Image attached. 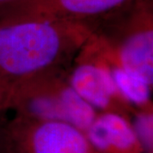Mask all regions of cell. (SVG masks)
<instances>
[{
  "label": "cell",
  "instance_id": "1",
  "mask_svg": "<svg viewBox=\"0 0 153 153\" xmlns=\"http://www.w3.org/2000/svg\"><path fill=\"white\" fill-rule=\"evenodd\" d=\"M94 28L69 21L0 20V106L11 90L44 71L68 68Z\"/></svg>",
  "mask_w": 153,
  "mask_h": 153
},
{
  "label": "cell",
  "instance_id": "2",
  "mask_svg": "<svg viewBox=\"0 0 153 153\" xmlns=\"http://www.w3.org/2000/svg\"><path fill=\"white\" fill-rule=\"evenodd\" d=\"M68 68L44 71L19 83L8 96L6 110L34 119L63 122L85 131L98 111L71 88Z\"/></svg>",
  "mask_w": 153,
  "mask_h": 153
},
{
  "label": "cell",
  "instance_id": "3",
  "mask_svg": "<svg viewBox=\"0 0 153 153\" xmlns=\"http://www.w3.org/2000/svg\"><path fill=\"white\" fill-rule=\"evenodd\" d=\"M94 32L105 41L121 65L153 84V16L150 3L135 0L100 22Z\"/></svg>",
  "mask_w": 153,
  "mask_h": 153
},
{
  "label": "cell",
  "instance_id": "4",
  "mask_svg": "<svg viewBox=\"0 0 153 153\" xmlns=\"http://www.w3.org/2000/svg\"><path fill=\"white\" fill-rule=\"evenodd\" d=\"M67 79L75 92L98 112H114L131 120L136 109L115 86L105 58L102 38L95 32L71 61Z\"/></svg>",
  "mask_w": 153,
  "mask_h": 153
},
{
  "label": "cell",
  "instance_id": "5",
  "mask_svg": "<svg viewBox=\"0 0 153 153\" xmlns=\"http://www.w3.org/2000/svg\"><path fill=\"white\" fill-rule=\"evenodd\" d=\"M3 153H100L69 123L15 115L1 128Z\"/></svg>",
  "mask_w": 153,
  "mask_h": 153
},
{
  "label": "cell",
  "instance_id": "6",
  "mask_svg": "<svg viewBox=\"0 0 153 153\" xmlns=\"http://www.w3.org/2000/svg\"><path fill=\"white\" fill-rule=\"evenodd\" d=\"M135 0H16L0 20H49L84 23L95 27Z\"/></svg>",
  "mask_w": 153,
  "mask_h": 153
},
{
  "label": "cell",
  "instance_id": "7",
  "mask_svg": "<svg viewBox=\"0 0 153 153\" xmlns=\"http://www.w3.org/2000/svg\"><path fill=\"white\" fill-rule=\"evenodd\" d=\"M100 153H144L131 120L114 112H97L84 131Z\"/></svg>",
  "mask_w": 153,
  "mask_h": 153
},
{
  "label": "cell",
  "instance_id": "8",
  "mask_svg": "<svg viewBox=\"0 0 153 153\" xmlns=\"http://www.w3.org/2000/svg\"><path fill=\"white\" fill-rule=\"evenodd\" d=\"M102 40L108 70L115 86L121 95L135 109L152 107V86L125 69L121 65L109 45L103 38Z\"/></svg>",
  "mask_w": 153,
  "mask_h": 153
},
{
  "label": "cell",
  "instance_id": "9",
  "mask_svg": "<svg viewBox=\"0 0 153 153\" xmlns=\"http://www.w3.org/2000/svg\"><path fill=\"white\" fill-rule=\"evenodd\" d=\"M131 123L144 153H153V106L136 109Z\"/></svg>",
  "mask_w": 153,
  "mask_h": 153
},
{
  "label": "cell",
  "instance_id": "10",
  "mask_svg": "<svg viewBox=\"0 0 153 153\" xmlns=\"http://www.w3.org/2000/svg\"><path fill=\"white\" fill-rule=\"evenodd\" d=\"M16 0H0V12L3 11L11 4L16 2Z\"/></svg>",
  "mask_w": 153,
  "mask_h": 153
},
{
  "label": "cell",
  "instance_id": "11",
  "mask_svg": "<svg viewBox=\"0 0 153 153\" xmlns=\"http://www.w3.org/2000/svg\"><path fill=\"white\" fill-rule=\"evenodd\" d=\"M4 111H5L2 107H0V117H1V115ZM1 128H2V126L0 125V153H3V152H2V144H1Z\"/></svg>",
  "mask_w": 153,
  "mask_h": 153
}]
</instances>
